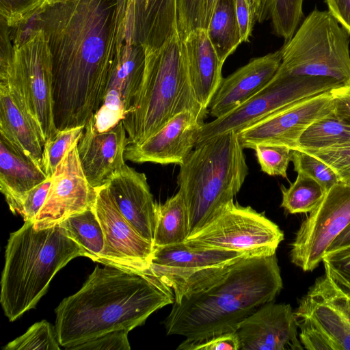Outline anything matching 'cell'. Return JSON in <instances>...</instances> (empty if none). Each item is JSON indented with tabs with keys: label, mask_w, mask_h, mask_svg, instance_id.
<instances>
[{
	"label": "cell",
	"mask_w": 350,
	"mask_h": 350,
	"mask_svg": "<svg viewBox=\"0 0 350 350\" xmlns=\"http://www.w3.org/2000/svg\"><path fill=\"white\" fill-rule=\"evenodd\" d=\"M126 0L47 3L34 16L52 56L57 130L85 126L103 102L125 39Z\"/></svg>",
	"instance_id": "1"
},
{
	"label": "cell",
	"mask_w": 350,
	"mask_h": 350,
	"mask_svg": "<svg viewBox=\"0 0 350 350\" xmlns=\"http://www.w3.org/2000/svg\"><path fill=\"white\" fill-rule=\"evenodd\" d=\"M282 287L275 254L243 256L196 273L172 287L174 301L163 321L166 334L195 342L235 332Z\"/></svg>",
	"instance_id": "2"
},
{
	"label": "cell",
	"mask_w": 350,
	"mask_h": 350,
	"mask_svg": "<svg viewBox=\"0 0 350 350\" xmlns=\"http://www.w3.org/2000/svg\"><path fill=\"white\" fill-rule=\"evenodd\" d=\"M174 301L172 287L150 268L140 272L96 266L55 309L57 338L67 349L109 332L131 331Z\"/></svg>",
	"instance_id": "3"
},
{
	"label": "cell",
	"mask_w": 350,
	"mask_h": 350,
	"mask_svg": "<svg viewBox=\"0 0 350 350\" xmlns=\"http://www.w3.org/2000/svg\"><path fill=\"white\" fill-rule=\"evenodd\" d=\"M85 250L60 226L36 230L25 221L10 234L1 279L0 303L10 321L35 308L55 274Z\"/></svg>",
	"instance_id": "4"
},
{
	"label": "cell",
	"mask_w": 350,
	"mask_h": 350,
	"mask_svg": "<svg viewBox=\"0 0 350 350\" xmlns=\"http://www.w3.org/2000/svg\"><path fill=\"white\" fill-rule=\"evenodd\" d=\"M144 48L143 79L122 121L129 145L142 143L183 111H191L202 121L208 113L194 94L185 44L178 33L159 47Z\"/></svg>",
	"instance_id": "5"
},
{
	"label": "cell",
	"mask_w": 350,
	"mask_h": 350,
	"mask_svg": "<svg viewBox=\"0 0 350 350\" xmlns=\"http://www.w3.org/2000/svg\"><path fill=\"white\" fill-rule=\"evenodd\" d=\"M244 148L230 131L198 144L180 165L177 183L187 210L189 234L239 193L248 175Z\"/></svg>",
	"instance_id": "6"
},
{
	"label": "cell",
	"mask_w": 350,
	"mask_h": 350,
	"mask_svg": "<svg viewBox=\"0 0 350 350\" xmlns=\"http://www.w3.org/2000/svg\"><path fill=\"white\" fill-rule=\"evenodd\" d=\"M350 35L329 11L314 9L280 49L277 73L350 80Z\"/></svg>",
	"instance_id": "7"
},
{
	"label": "cell",
	"mask_w": 350,
	"mask_h": 350,
	"mask_svg": "<svg viewBox=\"0 0 350 350\" xmlns=\"http://www.w3.org/2000/svg\"><path fill=\"white\" fill-rule=\"evenodd\" d=\"M14 64L0 83L19 90L24 96L34 125L44 144L57 129L53 116L52 56L46 38L31 28L26 38L14 39Z\"/></svg>",
	"instance_id": "8"
},
{
	"label": "cell",
	"mask_w": 350,
	"mask_h": 350,
	"mask_svg": "<svg viewBox=\"0 0 350 350\" xmlns=\"http://www.w3.org/2000/svg\"><path fill=\"white\" fill-rule=\"evenodd\" d=\"M283 239L284 232L277 224L252 207L232 200L184 242L247 256H270L275 254Z\"/></svg>",
	"instance_id": "9"
},
{
	"label": "cell",
	"mask_w": 350,
	"mask_h": 350,
	"mask_svg": "<svg viewBox=\"0 0 350 350\" xmlns=\"http://www.w3.org/2000/svg\"><path fill=\"white\" fill-rule=\"evenodd\" d=\"M340 85L329 77L285 76L276 72L270 82L248 100L228 113L204 123L198 131L197 144L220 134L238 132L284 107Z\"/></svg>",
	"instance_id": "10"
},
{
	"label": "cell",
	"mask_w": 350,
	"mask_h": 350,
	"mask_svg": "<svg viewBox=\"0 0 350 350\" xmlns=\"http://www.w3.org/2000/svg\"><path fill=\"white\" fill-rule=\"evenodd\" d=\"M350 224V186L339 182L301 223L291 244V262L304 271L322 262L327 248Z\"/></svg>",
	"instance_id": "11"
},
{
	"label": "cell",
	"mask_w": 350,
	"mask_h": 350,
	"mask_svg": "<svg viewBox=\"0 0 350 350\" xmlns=\"http://www.w3.org/2000/svg\"><path fill=\"white\" fill-rule=\"evenodd\" d=\"M95 190L92 206L105 236L104 250L97 262L135 271H147L154 252L152 243L143 238L121 215L107 185Z\"/></svg>",
	"instance_id": "12"
},
{
	"label": "cell",
	"mask_w": 350,
	"mask_h": 350,
	"mask_svg": "<svg viewBox=\"0 0 350 350\" xmlns=\"http://www.w3.org/2000/svg\"><path fill=\"white\" fill-rule=\"evenodd\" d=\"M333 111L334 101L328 91L284 107L237 133L244 148L268 144L293 150L312 124Z\"/></svg>",
	"instance_id": "13"
},
{
	"label": "cell",
	"mask_w": 350,
	"mask_h": 350,
	"mask_svg": "<svg viewBox=\"0 0 350 350\" xmlns=\"http://www.w3.org/2000/svg\"><path fill=\"white\" fill-rule=\"evenodd\" d=\"M75 142L58 165L47 198L33 221L36 230L59 225L68 217L90 208L96 190L87 180Z\"/></svg>",
	"instance_id": "14"
},
{
	"label": "cell",
	"mask_w": 350,
	"mask_h": 350,
	"mask_svg": "<svg viewBox=\"0 0 350 350\" xmlns=\"http://www.w3.org/2000/svg\"><path fill=\"white\" fill-rule=\"evenodd\" d=\"M144 67V48L134 42L131 32L126 29L124 42L118 51L103 102L90 119L96 131H107L122 121L139 90Z\"/></svg>",
	"instance_id": "15"
},
{
	"label": "cell",
	"mask_w": 350,
	"mask_h": 350,
	"mask_svg": "<svg viewBox=\"0 0 350 350\" xmlns=\"http://www.w3.org/2000/svg\"><path fill=\"white\" fill-rule=\"evenodd\" d=\"M298 328L289 304L270 301L246 317L235 332L240 350H301Z\"/></svg>",
	"instance_id": "16"
},
{
	"label": "cell",
	"mask_w": 350,
	"mask_h": 350,
	"mask_svg": "<svg viewBox=\"0 0 350 350\" xmlns=\"http://www.w3.org/2000/svg\"><path fill=\"white\" fill-rule=\"evenodd\" d=\"M204 123L194 113L183 111L142 143L128 145L124 159L137 163L180 165L196 147Z\"/></svg>",
	"instance_id": "17"
},
{
	"label": "cell",
	"mask_w": 350,
	"mask_h": 350,
	"mask_svg": "<svg viewBox=\"0 0 350 350\" xmlns=\"http://www.w3.org/2000/svg\"><path fill=\"white\" fill-rule=\"evenodd\" d=\"M299 338L309 350H350V323L312 288L295 311Z\"/></svg>",
	"instance_id": "18"
},
{
	"label": "cell",
	"mask_w": 350,
	"mask_h": 350,
	"mask_svg": "<svg viewBox=\"0 0 350 350\" xmlns=\"http://www.w3.org/2000/svg\"><path fill=\"white\" fill-rule=\"evenodd\" d=\"M129 145L121 121L107 131H96L91 120L85 124L77 144L81 164L87 180L94 188L107 185L126 163Z\"/></svg>",
	"instance_id": "19"
},
{
	"label": "cell",
	"mask_w": 350,
	"mask_h": 350,
	"mask_svg": "<svg viewBox=\"0 0 350 350\" xmlns=\"http://www.w3.org/2000/svg\"><path fill=\"white\" fill-rule=\"evenodd\" d=\"M244 253L191 245L184 241L154 247L150 270L171 287L204 271L225 265Z\"/></svg>",
	"instance_id": "20"
},
{
	"label": "cell",
	"mask_w": 350,
	"mask_h": 350,
	"mask_svg": "<svg viewBox=\"0 0 350 350\" xmlns=\"http://www.w3.org/2000/svg\"><path fill=\"white\" fill-rule=\"evenodd\" d=\"M116 207L124 218L153 245L156 204L144 173L125 163L107 185Z\"/></svg>",
	"instance_id": "21"
},
{
	"label": "cell",
	"mask_w": 350,
	"mask_h": 350,
	"mask_svg": "<svg viewBox=\"0 0 350 350\" xmlns=\"http://www.w3.org/2000/svg\"><path fill=\"white\" fill-rule=\"evenodd\" d=\"M281 62L280 49L252 59L223 78L208 105V114L219 118L253 97L273 78Z\"/></svg>",
	"instance_id": "22"
},
{
	"label": "cell",
	"mask_w": 350,
	"mask_h": 350,
	"mask_svg": "<svg viewBox=\"0 0 350 350\" xmlns=\"http://www.w3.org/2000/svg\"><path fill=\"white\" fill-rule=\"evenodd\" d=\"M126 16L133 41L143 46L159 47L178 32L177 0H126Z\"/></svg>",
	"instance_id": "23"
},
{
	"label": "cell",
	"mask_w": 350,
	"mask_h": 350,
	"mask_svg": "<svg viewBox=\"0 0 350 350\" xmlns=\"http://www.w3.org/2000/svg\"><path fill=\"white\" fill-rule=\"evenodd\" d=\"M183 41L194 94L200 105L208 111L210 102L223 79L224 64L220 62L206 29H195Z\"/></svg>",
	"instance_id": "24"
},
{
	"label": "cell",
	"mask_w": 350,
	"mask_h": 350,
	"mask_svg": "<svg viewBox=\"0 0 350 350\" xmlns=\"http://www.w3.org/2000/svg\"><path fill=\"white\" fill-rule=\"evenodd\" d=\"M49 176L0 135V190L10 211L19 214L27 193Z\"/></svg>",
	"instance_id": "25"
},
{
	"label": "cell",
	"mask_w": 350,
	"mask_h": 350,
	"mask_svg": "<svg viewBox=\"0 0 350 350\" xmlns=\"http://www.w3.org/2000/svg\"><path fill=\"white\" fill-rule=\"evenodd\" d=\"M0 135L42 169L43 142L8 88L3 84H0Z\"/></svg>",
	"instance_id": "26"
},
{
	"label": "cell",
	"mask_w": 350,
	"mask_h": 350,
	"mask_svg": "<svg viewBox=\"0 0 350 350\" xmlns=\"http://www.w3.org/2000/svg\"><path fill=\"white\" fill-rule=\"evenodd\" d=\"M189 235L187 207L178 191L164 203L156 204L153 246L162 247L185 241Z\"/></svg>",
	"instance_id": "27"
},
{
	"label": "cell",
	"mask_w": 350,
	"mask_h": 350,
	"mask_svg": "<svg viewBox=\"0 0 350 350\" xmlns=\"http://www.w3.org/2000/svg\"><path fill=\"white\" fill-rule=\"evenodd\" d=\"M206 31L220 62L224 64L242 43L235 0H217Z\"/></svg>",
	"instance_id": "28"
},
{
	"label": "cell",
	"mask_w": 350,
	"mask_h": 350,
	"mask_svg": "<svg viewBox=\"0 0 350 350\" xmlns=\"http://www.w3.org/2000/svg\"><path fill=\"white\" fill-rule=\"evenodd\" d=\"M348 146L350 120L333 111L312 124L301 135L295 149L320 150Z\"/></svg>",
	"instance_id": "29"
},
{
	"label": "cell",
	"mask_w": 350,
	"mask_h": 350,
	"mask_svg": "<svg viewBox=\"0 0 350 350\" xmlns=\"http://www.w3.org/2000/svg\"><path fill=\"white\" fill-rule=\"evenodd\" d=\"M59 225L85 250L86 257L98 262L104 250L105 236L92 205L68 217Z\"/></svg>",
	"instance_id": "30"
},
{
	"label": "cell",
	"mask_w": 350,
	"mask_h": 350,
	"mask_svg": "<svg viewBox=\"0 0 350 350\" xmlns=\"http://www.w3.org/2000/svg\"><path fill=\"white\" fill-rule=\"evenodd\" d=\"M281 191V207L290 214L310 213L326 192L318 182L302 173H297L295 180L288 188L282 186Z\"/></svg>",
	"instance_id": "31"
},
{
	"label": "cell",
	"mask_w": 350,
	"mask_h": 350,
	"mask_svg": "<svg viewBox=\"0 0 350 350\" xmlns=\"http://www.w3.org/2000/svg\"><path fill=\"white\" fill-rule=\"evenodd\" d=\"M304 0H267L269 16L275 33L286 41L297 30L303 16Z\"/></svg>",
	"instance_id": "32"
},
{
	"label": "cell",
	"mask_w": 350,
	"mask_h": 350,
	"mask_svg": "<svg viewBox=\"0 0 350 350\" xmlns=\"http://www.w3.org/2000/svg\"><path fill=\"white\" fill-rule=\"evenodd\" d=\"M84 128L78 126L58 130L53 137L45 142L42 148V167L49 177L53 175L70 147L80 139Z\"/></svg>",
	"instance_id": "33"
},
{
	"label": "cell",
	"mask_w": 350,
	"mask_h": 350,
	"mask_svg": "<svg viewBox=\"0 0 350 350\" xmlns=\"http://www.w3.org/2000/svg\"><path fill=\"white\" fill-rule=\"evenodd\" d=\"M55 330L45 320L31 325L21 336L8 343L5 350H59Z\"/></svg>",
	"instance_id": "34"
},
{
	"label": "cell",
	"mask_w": 350,
	"mask_h": 350,
	"mask_svg": "<svg viewBox=\"0 0 350 350\" xmlns=\"http://www.w3.org/2000/svg\"><path fill=\"white\" fill-rule=\"evenodd\" d=\"M291 161L297 173H302L313 178L326 191L340 182L337 174L329 165L304 150H291Z\"/></svg>",
	"instance_id": "35"
},
{
	"label": "cell",
	"mask_w": 350,
	"mask_h": 350,
	"mask_svg": "<svg viewBox=\"0 0 350 350\" xmlns=\"http://www.w3.org/2000/svg\"><path fill=\"white\" fill-rule=\"evenodd\" d=\"M256 159L260 170L269 176H280L287 178V169L291 161V149L274 144H259L256 145Z\"/></svg>",
	"instance_id": "36"
},
{
	"label": "cell",
	"mask_w": 350,
	"mask_h": 350,
	"mask_svg": "<svg viewBox=\"0 0 350 350\" xmlns=\"http://www.w3.org/2000/svg\"><path fill=\"white\" fill-rule=\"evenodd\" d=\"M322 262L332 284L350 297V246L326 253Z\"/></svg>",
	"instance_id": "37"
},
{
	"label": "cell",
	"mask_w": 350,
	"mask_h": 350,
	"mask_svg": "<svg viewBox=\"0 0 350 350\" xmlns=\"http://www.w3.org/2000/svg\"><path fill=\"white\" fill-rule=\"evenodd\" d=\"M48 0H0V16L11 27L26 24L46 4Z\"/></svg>",
	"instance_id": "38"
},
{
	"label": "cell",
	"mask_w": 350,
	"mask_h": 350,
	"mask_svg": "<svg viewBox=\"0 0 350 350\" xmlns=\"http://www.w3.org/2000/svg\"><path fill=\"white\" fill-rule=\"evenodd\" d=\"M301 150L323 161L334 170L340 183L350 186V146Z\"/></svg>",
	"instance_id": "39"
},
{
	"label": "cell",
	"mask_w": 350,
	"mask_h": 350,
	"mask_svg": "<svg viewBox=\"0 0 350 350\" xmlns=\"http://www.w3.org/2000/svg\"><path fill=\"white\" fill-rule=\"evenodd\" d=\"M204 0H177L178 32L183 40L190 31L202 28Z\"/></svg>",
	"instance_id": "40"
},
{
	"label": "cell",
	"mask_w": 350,
	"mask_h": 350,
	"mask_svg": "<svg viewBox=\"0 0 350 350\" xmlns=\"http://www.w3.org/2000/svg\"><path fill=\"white\" fill-rule=\"evenodd\" d=\"M129 332L126 329L109 332L67 349L129 350L131 347L128 340Z\"/></svg>",
	"instance_id": "41"
},
{
	"label": "cell",
	"mask_w": 350,
	"mask_h": 350,
	"mask_svg": "<svg viewBox=\"0 0 350 350\" xmlns=\"http://www.w3.org/2000/svg\"><path fill=\"white\" fill-rule=\"evenodd\" d=\"M311 288L338 310L350 323V297L338 291L325 274L317 278Z\"/></svg>",
	"instance_id": "42"
},
{
	"label": "cell",
	"mask_w": 350,
	"mask_h": 350,
	"mask_svg": "<svg viewBox=\"0 0 350 350\" xmlns=\"http://www.w3.org/2000/svg\"><path fill=\"white\" fill-rule=\"evenodd\" d=\"M51 183L52 177H49L27 193L20 213L24 221H34L47 198Z\"/></svg>",
	"instance_id": "43"
},
{
	"label": "cell",
	"mask_w": 350,
	"mask_h": 350,
	"mask_svg": "<svg viewBox=\"0 0 350 350\" xmlns=\"http://www.w3.org/2000/svg\"><path fill=\"white\" fill-rule=\"evenodd\" d=\"M178 350H240V343L236 332L226 333L206 340L189 342H182Z\"/></svg>",
	"instance_id": "44"
},
{
	"label": "cell",
	"mask_w": 350,
	"mask_h": 350,
	"mask_svg": "<svg viewBox=\"0 0 350 350\" xmlns=\"http://www.w3.org/2000/svg\"><path fill=\"white\" fill-rule=\"evenodd\" d=\"M10 28L0 16V81L8 77L14 64V44L11 42Z\"/></svg>",
	"instance_id": "45"
},
{
	"label": "cell",
	"mask_w": 350,
	"mask_h": 350,
	"mask_svg": "<svg viewBox=\"0 0 350 350\" xmlns=\"http://www.w3.org/2000/svg\"><path fill=\"white\" fill-rule=\"evenodd\" d=\"M235 9L241 42H248L255 23L250 5L247 0H235Z\"/></svg>",
	"instance_id": "46"
},
{
	"label": "cell",
	"mask_w": 350,
	"mask_h": 350,
	"mask_svg": "<svg viewBox=\"0 0 350 350\" xmlns=\"http://www.w3.org/2000/svg\"><path fill=\"white\" fill-rule=\"evenodd\" d=\"M336 114L350 120V80L329 91Z\"/></svg>",
	"instance_id": "47"
},
{
	"label": "cell",
	"mask_w": 350,
	"mask_h": 350,
	"mask_svg": "<svg viewBox=\"0 0 350 350\" xmlns=\"http://www.w3.org/2000/svg\"><path fill=\"white\" fill-rule=\"evenodd\" d=\"M328 11L350 35V0H325Z\"/></svg>",
	"instance_id": "48"
},
{
	"label": "cell",
	"mask_w": 350,
	"mask_h": 350,
	"mask_svg": "<svg viewBox=\"0 0 350 350\" xmlns=\"http://www.w3.org/2000/svg\"><path fill=\"white\" fill-rule=\"evenodd\" d=\"M254 16V21L259 23L265 21L269 16L267 0H247Z\"/></svg>",
	"instance_id": "49"
},
{
	"label": "cell",
	"mask_w": 350,
	"mask_h": 350,
	"mask_svg": "<svg viewBox=\"0 0 350 350\" xmlns=\"http://www.w3.org/2000/svg\"><path fill=\"white\" fill-rule=\"evenodd\" d=\"M350 246V224L333 241L326 253ZM325 253V254H326Z\"/></svg>",
	"instance_id": "50"
},
{
	"label": "cell",
	"mask_w": 350,
	"mask_h": 350,
	"mask_svg": "<svg viewBox=\"0 0 350 350\" xmlns=\"http://www.w3.org/2000/svg\"><path fill=\"white\" fill-rule=\"evenodd\" d=\"M217 0H204L202 28L207 29Z\"/></svg>",
	"instance_id": "51"
},
{
	"label": "cell",
	"mask_w": 350,
	"mask_h": 350,
	"mask_svg": "<svg viewBox=\"0 0 350 350\" xmlns=\"http://www.w3.org/2000/svg\"><path fill=\"white\" fill-rule=\"evenodd\" d=\"M66 1L67 0H48V3H62Z\"/></svg>",
	"instance_id": "52"
}]
</instances>
